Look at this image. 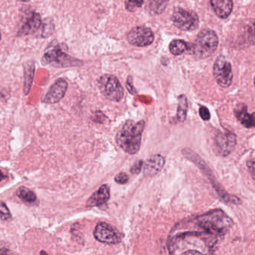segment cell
Here are the masks:
<instances>
[{"instance_id":"1","label":"cell","mask_w":255,"mask_h":255,"mask_svg":"<svg viewBox=\"0 0 255 255\" xmlns=\"http://www.w3.org/2000/svg\"><path fill=\"white\" fill-rule=\"evenodd\" d=\"M195 223L204 230L222 238L233 226V220L224 211L217 209L193 218Z\"/></svg>"},{"instance_id":"2","label":"cell","mask_w":255,"mask_h":255,"mask_svg":"<svg viewBox=\"0 0 255 255\" xmlns=\"http://www.w3.org/2000/svg\"><path fill=\"white\" fill-rule=\"evenodd\" d=\"M144 121H127L116 134L118 146L130 154H136L140 149L142 133L145 129Z\"/></svg>"},{"instance_id":"3","label":"cell","mask_w":255,"mask_h":255,"mask_svg":"<svg viewBox=\"0 0 255 255\" xmlns=\"http://www.w3.org/2000/svg\"><path fill=\"white\" fill-rule=\"evenodd\" d=\"M218 45L219 37L217 33L211 29H204L198 34L191 50L196 56L206 58L216 52Z\"/></svg>"},{"instance_id":"4","label":"cell","mask_w":255,"mask_h":255,"mask_svg":"<svg viewBox=\"0 0 255 255\" xmlns=\"http://www.w3.org/2000/svg\"><path fill=\"white\" fill-rule=\"evenodd\" d=\"M98 87L101 94L111 101H121L124 97L122 85L118 79L112 75L102 76L98 80Z\"/></svg>"},{"instance_id":"5","label":"cell","mask_w":255,"mask_h":255,"mask_svg":"<svg viewBox=\"0 0 255 255\" xmlns=\"http://www.w3.org/2000/svg\"><path fill=\"white\" fill-rule=\"evenodd\" d=\"M43 61L45 64L57 67H68L76 66L79 64V61L63 51L61 45L55 44L49 46L46 49L43 55Z\"/></svg>"},{"instance_id":"6","label":"cell","mask_w":255,"mask_h":255,"mask_svg":"<svg viewBox=\"0 0 255 255\" xmlns=\"http://www.w3.org/2000/svg\"><path fill=\"white\" fill-rule=\"evenodd\" d=\"M172 20L175 26L184 31H194L197 29L199 25V18L197 13L182 7L175 9L172 13Z\"/></svg>"},{"instance_id":"7","label":"cell","mask_w":255,"mask_h":255,"mask_svg":"<svg viewBox=\"0 0 255 255\" xmlns=\"http://www.w3.org/2000/svg\"><path fill=\"white\" fill-rule=\"evenodd\" d=\"M214 79L222 88H229L233 81L232 64L226 57L220 55L216 60L213 68Z\"/></svg>"},{"instance_id":"8","label":"cell","mask_w":255,"mask_h":255,"mask_svg":"<svg viewBox=\"0 0 255 255\" xmlns=\"http://www.w3.org/2000/svg\"><path fill=\"white\" fill-rule=\"evenodd\" d=\"M94 236L99 242L109 245L120 244L122 240L120 232L115 228L106 223H100L94 229Z\"/></svg>"},{"instance_id":"9","label":"cell","mask_w":255,"mask_h":255,"mask_svg":"<svg viewBox=\"0 0 255 255\" xmlns=\"http://www.w3.org/2000/svg\"><path fill=\"white\" fill-rule=\"evenodd\" d=\"M237 145V136L230 131L220 132L214 139L215 151L222 157H227L235 150Z\"/></svg>"},{"instance_id":"10","label":"cell","mask_w":255,"mask_h":255,"mask_svg":"<svg viewBox=\"0 0 255 255\" xmlns=\"http://www.w3.org/2000/svg\"><path fill=\"white\" fill-rule=\"evenodd\" d=\"M127 40L130 44L139 47L149 46L154 40V34L151 28L138 26L127 34Z\"/></svg>"},{"instance_id":"11","label":"cell","mask_w":255,"mask_h":255,"mask_svg":"<svg viewBox=\"0 0 255 255\" xmlns=\"http://www.w3.org/2000/svg\"><path fill=\"white\" fill-rule=\"evenodd\" d=\"M42 24L41 17L38 13L32 11L25 16L18 29V35H29L37 31Z\"/></svg>"},{"instance_id":"12","label":"cell","mask_w":255,"mask_h":255,"mask_svg":"<svg viewBox=\"0 0 255 255\" xmlns=\"http://www.w3.org/2000/svg\"><path fill=\"white\" fill-rule=\"evenodd\" d=\"M67 90V82L64 79H58L49 88L43 99L47 104H55L62 100Z\"/></svg>"},{"instance_id":"13","label":"cell","mask_w":255,"mask_h":255,"mask_svg":"<svg viewBox=\"0 0 255 255\" xmlns=\"http://www.w3.org/2000/svg\"><path fill=\"white\" fill-rule=\"evenodd\" d=\"M166 160L161 154L151 156L144 166V174L147 176H154L163 169Z\"/></svg>"},{"instance_id":"14","label":"cell","mask_w":255,"mask_h":255,"mask_svg":"<svg viewBox=\"0 0 255 255\" xmlns=\"http://www.w3.org/2000/svg\"><path fill=\"white\" fill-rule=\"evenodd\" d=\"M110 198V190L107 185H102L87 201V206L89 208L104 205Z\"/></svg>"},{"instance_id":"15","label":"cell","mask_w":255,"mask_h":255,"mask_svg":"<svg viewBox=\"0 0 255 255\" xmlns=\"http://www.w3.org/2000/svg\"><path fill=\"white\" fill-rule=\"evenodd\" d=\"M211 4L216 14L222 19L229 17L233 10L232 0H211Z\"/></svg>"},{"instance_id":"16","label":"cell","mask_w":255,"mask_h":255,"mask_svg":"<svg viewBox=\"0 0 255 255\" xmlns=\"http://www.w3.org/2000/svg\"><path fill=\"white\" fill-rule=\"evenodd\" d=\"M235 115L237 119L247 128H251L255 127L254 114L250 115L247 110V106L245 104H240L235 108Z\"/></svg>"},{"instance_id":"17","label":"cell","mask_w":255,"mask_h":255,"mask_svg":"<svg viewBox=\"0 0 255 255\" xmlns=\"http://www.w3.org/2000/svg\"><path fill=\"white\" fill-rule=\"evenodd\" d=\"M34 71H35V67L32 61L27 63L24 66L23 92L25 95H28L29 94L33 83V79H34Z\"/></svg>"},{"instance_id":"18","label":"cell","mask_w":255,"mask_h":255,"mask_svg":"<svg viewBox=\"0 0 255 255\" xmlns=\"http://www.w3.org/2000/svg\"><path fill=\"white\" fill-rule=\"evenodd\" d=\"M188 112V101L185 95H181L178 98V112L177 118L180 122H184L187 119Z\"/></svg>"},{"instance_id":"19","label":"cell","mask_w":255,"mask_h":255,"mask_svg":"<svg viewBox=\"0 0 255 255\" xmlns=\"http://www.w3.org/2000/svg\"><path fill=\"white\" fill-rule=\"evenodd\" d=\"M188 49H190L188 43L183 40H174L169 45V50L174 55H182Z\"/></svg>"},{"instance_id":"20","label":"cell","mask_w":255,"mask_h":255,"mask_svg":"<svg viewBox=\"0 0 255 255\" xmlns=\"http://www.w3.org/2000/svg\"><path fill=\"white\" fill-rule=\"evenodd\" d=\"M16 196L22 201L26 203H33L35 202L37 197L34 194V192L30 190L29 189L25 187H21L18 189L16 191Z\"/></svg>"},{"instance_id":"21","label":"cell","mask_w":255,"mask_h":255,"mask_svg":"<svg viewBox=\"0 0 255 255\" xmlns=\"http://www.w3.org/2000/svg\"><path fill=\"white\" fill-rule=\"evenodd\" d=\"M169 0H151L150 10L153 14H160L166 8Z\"/></svg>"},{"instance_id":"22","label":"cell","mask_w":255,"mask_h":255,"mask_svg":"<svg viewBox=\"0 0 255 255\" xmlns=\"http://www.w3.org/2000/svg\"><path fill=\"white\" fill-rule=\"evenodd\" d=\"M54 29H55V27H54L53 22L49 19H45L43 23L42 37L46 38V37L52 35V33L54 32Z\"/></svg>"},{"instance_id":"23","label":"cell","mask_w":255,"mask_h":255,"mask_svg":"<svg viewBox=\"0 0 255 255\" xmlns=\"http://www.w3.org/2000/svg\"><path fill=\"white\" fill-rule=\"evenodd\" d=\"M144 4V0H126V9L128 11L133 12L142 7Z\"/></svg>"},{"instance_id":"24","label":"cell","mask_w":255,"mask_h":255,"mask_svg":"<svg viewBox=\"0 0 255 255\" xmlns=\"http://www.w3.org/2000/svg\"><path fill=\"white\" fill-rule=\"evenodd\" d=\"M0 217L3 220H9L11 217V214L7 205L1 201H0Z\"/></svg>"},{"instance_id":"25","label":"cell","mask_w":255,"mask_h":255,"mask_svg":"<svg viewBox=\"0 0 255 255\" xmlns=\"http://www.w3.org/2000/svg\"><path fill=\"white\" fill-rule=\"evenodd\" d=\"M199 115H200L201 118L203 121H208L211 119V113H210L209 110L208 108L205 106H202L199 109Z\"/></svg>"},{"instance_id":"26","label":"cell","mask_w":255,"mask_h":255,"mask_svg":"<svg viewBox=\"0 0 255 255\" xmlns=\"http://www.w3.org/2000/svg\"><path fill=\"white\" fill-rule=\"evenodd\" d=\"M115 181L119 184H126L129 181L128 175L125 172H120L115 176Z\"/></svg>"},{"instance_id":"27","label":"cell","mask_w":255,"mask_h":255,"mask_svg":"<svg viewBox=\"0 0 255 255\" xmlns=\"http://www.w3.org/2000/svg\"><path fill=\"white\" fill-rule=\"evenodd\" d=\"M142 166H143V161L142 160H139V161L135 163V164L132 166L130 171H131L133 174H139L142 171Z\"/></svg>"},{"instance_id":"28","label":"cell","mask_w":255,"mask_h":255,"mask_svg":"<svg viewBox=\"0 0 255 255\" xmlns=\"http://www.w3.org/2000/svg\"><path fill=\"white\" fill-rule=\"evenodd\" d=\"M248 167L249 169L251 171L252 175H253V178H254V172H255V160L254 159H252L251 160L248 162Z\"/></svg>"},{"instance_id":"29","label":"cell","mask_w":255,"mask_h":255,"mask_svg":"<svg viewBox=\"0 0 255 255\" xmlns=\"http://www.w3.org/2000/svg\"><path fill=\"white\" fill-rule=\"evenodd\" d=\"M127 85L128 91H130L131 94H135V89L133 88V85H132V81L130 80V78H129L128 81H127Z\"/></svg>"},{"instance_id":"30","label":"cell","mask_w":255,"mask_h":255,"mask_svg":"<svg viewBox=\"0 0 255 255\" xmlns=\"http://www.w3.org/2000/svg\"><path fill=\"white\" fill-rule=\"evenodd\" d=\"M0 255H14L10 250L7 249H1L0 250Z\"/></svg>"},{"instance_id":"31","label":"cell","mask_w":255,"mask_h":255,"mask_svg":"<svg viewBox=\"0 0 255 255\" xmlns=\"http://www.w3.org/2000/svg\"><path fill=\"white\" fill-rule=\"evenodd\" d=\"M4 178H6V175L0 170V182H1L2 180H4Z\"/></svg>"},{"instance_id":"32","label":"cell","mask_w":255,"mask_h":255,"mask_svg":"<svg viewBox=\"0 0 255 255\" xmlns=\"http://www.w3.org/2000/svg\"><path fill=\"white\" fill-rule=\"evenodd\" d=\"M19 1H23V2H27V1H31V0H18Z\"/></svg>"},{"instance_id":"33","label":"cell","mask_w":255,"mask_h":255,"mask_svg":"<svg viewBox=\"0 0 255 255\" xmlns=\"http://www.w3.org/2000/svg\"><path fill=\"white\" fill-rule=\"evenodd\" d=\"M1 31H0V40H1Z\"/></svg>"}]
</instances>
